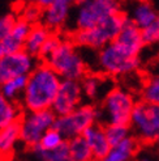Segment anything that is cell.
<instances>
[{"label": "cell", "mask_w": 159, "mask_h": 161, "mask_svg": "<svg viewBox=\"0 0 159 161\" xmlns=\"http://www.w3.org/2000/svg\"><path fill=\"white\" fill-rule=\"evenodd\" d=\"M142 37H144L145 46L159 43V13L153 25H150L147 29L142 30Z\"/></svg>", "instance_id": "cell-30"}, {"label": "cell", "mask_w": 159, "mask_h": 161, "mask_svg": "<svg viewBox=\"0 0 159 161\" xmlns=\"http://www.w3.org/2000/svg\"><path fill=\"white\" fill-rule=\"evenodd\" d=\"M140 94L142 101L159 105V74L151 75L144 80Z\"/></svg>", "instance_id": "cell-25"}, {"label": "cell", "mask_w": 159, "mask_h": 161, "mask_svg": "<svg viewBox=\"0 0 159 161\" xmlns=\"http://www.w3.org/2000/svg\"><path fill=\"white\" fill-rule=\"evenodd\" d=\"M121 4L115 0H82L74 7V30H86L98 26L111 16L121 12Z\"/></svg>", "instance_id": "cell-7"}, {"label": "cell", "mask_w": 159, "mask_h": 161, "mask_svg": "<svg viewBox=\"0 0 159 161\" xmlns=\"http://www.w3.org/2000/svg\"><path fill=\"white\" fill-rule=\"evenodd\" d=\"M82 86L77 80H61L51 110L56 117H64L82 105Z\"/></svg>", "instance_id": "cell-12"}, {"label": "cell", "mask_w": 159, "mask_h": 161, "mask_svg": "<svg viewBox=\"0 0 159 161\" xmlns=\"http://www.w3.org/2000/svg\"><path fill=\"white\" fill-rule=\"evenodd\" d=\"M158 13H159V11H156V8L154 7L153 3L137 2L136 4L132 5L131 11L128 13V17L133 24H136L141 30H145L150 25L154 24V21L158 17Z\"/></svg>", "instance_id": "cell-17"}, {"label": "cell", "mask_w": 159, "mask_h": 161, "mask_svg": "<svg viewBox=\"0 0 159 161\" xmlns=\"http://www.w3.org/2000/svg\"><path fill=\"white\" fill-rule=\"evenodd\" d=\"M129 126L133 136L141 144L159 146V105L138 101Z\"/></svg>", "instance_id": "cell-6"}, {"label": "cell", "mask_w": 159, "mask_h": 161, "mask_svg": "<svg viewBox=\"0 0 159 161\" xmlns=\"http://www.w3.org/2000/svg\"><path fill=\"white\" fill-rule=\"evenodd\" d=\"M46 63L61 77V80L81 81L89 74L84 54L70 38H63L58 50Z\"/></svg>", "instance_id": "cell-5"}, {"label": "cell", "mask_w": 159, "mask_h": 161, "mask_svg": "<svg viewBox=\"0 0 159 161\" xmlns=\"http://www.w3.org/2000/svg\"><path fill=\"white\" fill-rule=\"evenodd\" d=\"M28 79H29V76H21V77H16V79L9 80V81L4 83L3 85H0V93L9 101L20 103L22 100L23 92L26 89Z\"/></svg>", "instance_id": "cell-22"}, {"label": "cell", "mask_w": 159, "mask_h": 161, "mask_svg": "<svg viewBox=\"0 0 159 161\" xmlns=\"http://www.w3.org/2000/svg\"><path fill=\"white\" fill-rule=\"evenodd\" d=\"M105 131L111 147L117 146L119 143H121L123 140L128 139L129 136L133 135L131 126H121V125H107L105 126Z\"/></svg>", "instance_id": "cell-26"}, {"label": "cell", "mask_w": 159, "mask_h": 161, "mask_svg": "<svg viewBox=\"0 0 159 161\" xmlns=\"http://www.w3.org/2000/svg\"><path fill=\"white\" fill-rule=\"evenodd\" d=\"M126 20H128V13L121 11L111 16L110 19L95 28L86 30H74L70 36V39L80 50L99 51L105 46L115 41Z\"/></svg>", "instance_id": "cell-3"}, {"label": "cell", "mask_w": 159, "mask_h": 161, "mask_svg": "<svg viewBox=\"0 0 159 161\" xmlns=\"http://www.w3.org/2000/svg\"><path fill=\"white\" fill-rule=\"evenodd\" d=\"M21 143L20 122L0 130V161H8Z\"/></svg>", "instance_id": "cell-19"}, {"label": "cell", "mask_w": 159, "mask_h": 161, "mask_svg": "<svg viewBox=\"0 0 159 161\" xmlns=\"http://www.w3.org/2000/svg\"><path fill=\"white\" fill-rule=\"evenodd\" d=\"M21 17L23 20H26L29 24H31V25L41 24V20H42V8L38 5V3L28 4L25 7V9H23Z\"/></svg>", "instance_id": "cell-29"}, {"label": "cell", "mask_w": 159, "mask_h": 161, "mask_svg": "<svg viewBox=\"0 0 159 161\" xmlns=\"http://www.w3.org/2000/svg\"><path fill=\"white\" fill-rule=\"evenodd\" d=\"M38 5L42 8L41 24L51 33L67 25L73 9V3L70 0H41Z\"/></svg>", "instance_id": "cell-11"}, {"label": "cell", "mask_w": 159, "mask_h": 161, "mask_svg": "<svg viewBox=\"0 0 159 161\" xmlns=\"http://www.w3.org/2000/svg\"><path fill=\"white\" fill-rule=\"evenodd\" d=\"M14 21H16V17L13 13H5L3 16H0V43L11 33V29L13 26Z\"/></svg>", "instance_id": "cell-31"}, {"label": "cell", "mask_w": 159, "mask_h": 161, "mask_svg": "<svg viewBox=\"0 0 159 161\" xmlns=\"http://www.w3.org/2000/svg\"><path fill=\"white\" fill-rule=\"evenodd\" d=\"M141 66V58L132 54L116 41L105 46L95 55V72L107 77H124L134 74Z\"/></svg>", "instance_id": "cell-2"}, {"label": "cell", "mask_w": 159, "mask_h": 161, "mask_svg": "<svg viewBox=\"0 0 159 161\" xmlns=\"http://www.w3.org/2000/svg\"><path fill=\"white\" fill-rule=\"evenodd\" d=\"M138 161H151V160L147 158V157H144V158H141V160H138Z\"/></svg>", "instance_id": "cell-33"}, {"label": "cell", "mask_w": 159, "mask_h": 161, "mask_svg": "<svg viewBox=\"0 0 159 161\" xmlns=\"http://www.w3.org/2000/svg\"><path fill=\"white\" fill-rule=\"evenodd\" d=\"M30 151L39 161H72L70 153H69L68 142H65L61 147L54 149V151H43L38 147L31 148Z\"/></svg>", "instance_id": "cell-24"}, {"label": "cell", "mask_w": 159, "mask_h": 161, "mask_svg": "<svg viewBox=\"0 0 159 161\" xmlns=\"http://www.w3.org/2000/svg\"><path fill=\"white\" fill-rule=\"evenodd\" d=\"M137 100L134 94L123 86H114L106 97L102 100L100 120L99 123L103 126L107 125H121L129 126L133 110L137 105Z\"/></svg>", "instance_id": "cell-4"}, {"label": "cell", "mask_w": 159, "mask_h": 161, "mask_svg": "<svg viewBox=\"0 0 159 161\" xmlns=\"http://www.w3.org/2000/svg\"><path fill=\"white\" fill-rule=\"evenodd\" d=\"M82 136L89 144L95 161H102L107 156V153L111 149V146L106 136L105 126L102 123H95L94 126L89 127Z\"/></svg>", "instance_id": "cell-15"}, {"label": "cell", "mask_w": 159, "mask_h": 161, "mask_svg": "<svg viewBox=\"0 0 159 161\" xmlns=\"http://www.w3.org/2000/svg\"><path fill=\"white\" fill-rule=\"evenodd\" d=\"M115 41L137 56H140L142 49L145 47L144 37H142V30L136 25V24H133L129 20V17L125 21L123 29L120 30V33H119V36L116 37Z\"/></svg>", "instance_id": "cell-16"}, {"label": "cell", "mask_w": 159, "mask_h": 161, "mask_svg": "<svg viewBox=\"0 0 159 161\" xmlns=\"http://www.w3.org/2000/svg\"><path fill=\"white\" fill-rule=\"evenodd\" d=\"M23 117V109L20 103L9 101L0 93V130L18 123Z\"/></svg>", "instance_id": "cell-20"}, {"label": "cell", "mask_w": 159, "mask_h": 161, "mask_svg": "<svg viewBox=\"0 0 159 161\" xmlns=\"http://www.w3.org/2000/svg\"><path fill=\"white\" fill-rule=\"evenodd\" d=\"M68 144L72 161H95L93 152L84 136H78V138L69 140Z\"/></svg>", "instance_id": "cell-23"}, {"label": "cell", "mask_w": 159, "mask_h": 161, "mask_svg": "<svg viewBox=\"0 0 159 161\" xmlns=\"http://www.w3.org/2000/svg\"><path fill=\"white\" fill-rule=\"evenodd\" d=\"M50 36H51V31L44 25H42V24L33 25V28L30 30V34L28 36V39L25 42L23 51H26L28 54H30L31 56L38 59L39 53H41L43 45L46 43V41L49 39Z\"/></svg>", "instance_id": "cell-21"}, {"label": "cell", "mask_w": 159, "mask_h": 161, "mask_svg": "<svg viewBox=\"0 0 159 161\" xmlns=\"http://www.w3.org/2000/svg\"><path fill=\"white\" fill-rule=\"evenodd\" d=\"M65 142L67 140L63 138V135L58 130L52 128V130L47 131L43 135V138L41 139V142H39V144H38L37 147L43 149V151H54V149L61 147Z\"/></svg>", "instance_id": "cell-27"}, {"label": "cell", "mask_w": 159, "mask_h": 161, "mask_svg": "<svg viewBox=\"0 0 159 161\" xmlns=\"http://www.w3.org/2000/svg\"><path fill=\"white\" fill-rule=\"evenodd\" d=\"M56 119L58 117L51 109L23 113V117L20 120L21 143L29 149L37 147L43 135L55 127Z\"/></svg>", "instance_id": "cell-9"}, {"label": "cell", "mask_w": 159, "mask_h": 161, "mask_svg": "<svg viewBox=\"0 0 159 161\" xmlns=\"http://www.w3.org/2000/svg\"><path fill=\"white\" fill-rule=\"evenodd\" d=\"M4 56V50H3V46H2V43H0V59H2Z\"/></svg>", "instance_id": "cell-32"}, {"label": "cell", "mask_w": 159, "mask_h": 161, "mask_svg": "<svg viewBox=\"0 0 159 161\" xmlns=\"http://www.w3.org/2000/svg\"><path fill=\"white\" fill-rule=\"evenodd\" d=\"M31 28H33V25L29 24L26 20H23L22 17L16 19L11 29V33L2 42L4 54H16L22 51Z\"/></svg>", "instance_id": "cell-14"}, {"label": "cell", "mask_w": 159, "mask_h": 161, "mask_svg": "<svg viewBox=\"0 0 159 161\" xmlns=\"http://www.w3.org/2000/svg\"><path fill=\"white\" fill-rule=\"evenodd\" d=\"M60 84L61 77L47 63H39L29 75L28 85L20 105L25 113L51 109Z\"/></svg>", "instance_id": "cell-1"}, {"label": "cell", "mask_w": 159, "mask_h": 161, "mask_svg": "<svg viewBox=\"0 0 159 161\" xmlns=\"http://www.w3.org/2000/svg\"><path fill=\"white\" fill-rule=\"evenodd\" d=\"M99 106L89 102L82 103L81 106H78L76 110L64 117H58L54 128L58 130L67 142H69L78 136H82L87 128L95 123H99Z\"/></svg>", "instance_id": "cell-8"}, {"label": "cell", "mask_w": 159, "mask_h": 161, "mask_svg": "<svg viewBox=\"0 0 159 161\" xmlns=\"http://www.w3.org/2000/svg\"><path fill=\"white\" fill-rule=\"evenodd\" d=\"M110 84H111L110 77L100 75L98 72H89L81 80L84 97L86 100H89L90 103L98 100H100L102 102V100L106 97V94L114 88Z\"/></svg>", "instance_id": "cell-13"}, {"label": "cell", "mask_w": 159, "mask_h": 161, "mask_svg": "<svg viewBox=\"0 0 159 161\" xmlns=\"http://www.w3.org/2000/svg\"><path fill=\"white\" fill-rule=\"evenodd\" d=\"M38 64L37 58L23 50L16 54H4L0 59V85L16 77L29 76Z\"/></svg>", "instance_id": "cell-10"}, {"label": "cell", "mask_w": 159, "mask_h": 161, "mask_svg": "<svg viewBox=\"0 0 159 161\" xmlns=\"http://www.w3.org/2000/svg\"><path fill=\"white\" fill-rule=\"evenodd\" d=\"M61 37H59L58 34L55 33H51V36L49 37V39L46 41V43L43 45L41 53H39V56H38V60H42V63H46L49 60L51 56L54 55V53L58 50V47L61 42Z\"/></svg>", "instance_id": "cell-28"}, {"label": "cell", "mask_w": 159, "mask_h": 161, "mask_svg": "<svg viewBox=\"0 0 159 161\" xmlns=\"http://www.w3.org/2000/svg\"><path fill=\"white\" fill-rule=\"evenodd\" d=\"M141 143L134 136H129L128 139L119 143L117 146L111 147L107 156L102 161H133L137 156Z\"/></svg>", "instance_id": "cell-18"}]
</instances>
